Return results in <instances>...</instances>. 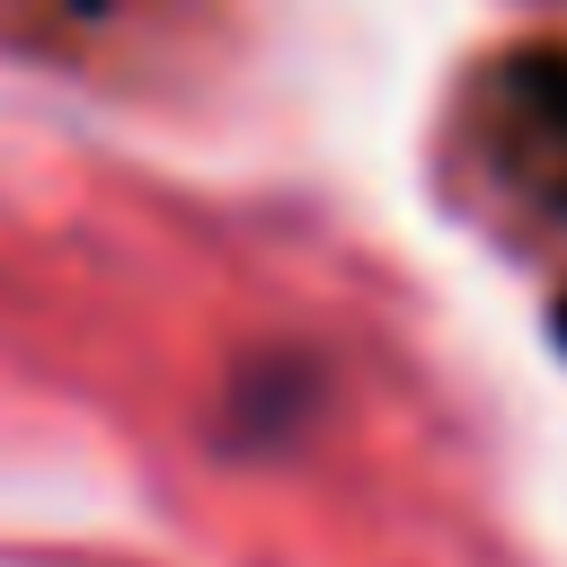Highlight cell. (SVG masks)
Listing matches in <instances>:
<instances>
[{"mask_svg": "<svg viewBox=\"0 0 567 567\" xmlns=\"http://www.w3.org/2000/svg\"><path fill=\"white\" fill-rule=\"evenodd\" d=\"M505 106H514V133L532 142L540 195L567 204V53H523V62H505Z\"/></svg>", "mask_w": 567, "mask_h": 567, "instance_id": "1", "label": "cell"}, {"mask_svg": "<svg viewBox=\"0 0 567 567\" xmlns=\"http://www.w3.org/2000/svg\"><path fill=\"white\" fill-rule=\"evenodd\" d=\"M558 346H567V301H558Z\"/></svg>", "mask_w": 567, "mask_h": 567, "instance_id": "2", "label": "cell"}]
</instances>
